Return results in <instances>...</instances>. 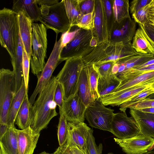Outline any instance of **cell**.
<instances>
[{
	"mask_svg": "<svg viewBox=\"0 0 154 154\" xmlns=\"http://www.w3.org/2000/svg\"><path fill=\"white\" fill-rule=\"evenodd\" d=\"M58 80L52 76L48 84L38 94L31 108L30 127L35 133L47 127L51 120L58 115L57 105L54 100V94Z\"/></svg>",
	"mask_w": 154,
	"mask_h": 154,
	"instance_id": "cell-1",
	"label": "cell"
},
{
	"mask_svg": "<svg viewBox=\"0 0 154 154\" xmlns=\"http://www.w3.org/2000/svg\"><path fill=\"white\" fill-rule=\"evenodd\" d=\"M131 42H113L108 41L98 45L82 57L85 66L116 61L122 58L139 54Z\"/></svg>",
	"mask_w": 154,
	"mask_h": 154,
	"instance_id": "cell-2",
	"label": "cell"
},
{
	"mask_svg": "<svg viewBox=\"0 0 154 154\" xmlns=\"http://www.w3.org/2000/svg\"><path fill=\"white\" fill-rule=\"evenodd\" d=\"M19 35L18 14L4 8L0 11V43L8 52L11 60L16 56Z\"/></svg>",
	"mask_w": 154,
	"mask_h": 154,
	"instance_id": "cell-3",
	"label": "cell"
},
{
	"mask_svg": "<svg viewBox=\"0 0 154 154\" xmlns=\"http://www.w3.org/2000/svg\"><path fill=\"white\" fill-rule=\"evenodd\" d=\"M47 29L42 23H32V53L30 65L32 73L37 76L42 72L45 65V59L48 45Z\"/></svg>",
	"mask_w": 154,
	"mask_h": 154,
	"instance_id": "cell-4",
	"label": "cell"
},
{
	"mask_svg": "<svg viewBox=\"0 0 154 154\" xmlns=\"http://www.w3.org/2000/svg\"><path fill=\"white\" fill-rule=\"evenodd\" d=\"M85 66L81 57L66 60L63 67L56 76L58 81L63 86L64 100L77 93L80 75Z\"/></svg>",
	"mask_w": 154,
	"mask_h": 154,
	"instance_id": "cell-5",
	"label": "cell"
},
{
	"mask_svg": "<svg viewBox=\"0 0 154 154\" xmlns=\"http://www.w3.org/2000/svg\"><path fill=\"white\" fill-rule=\"evenodd\" d=\"M40 8L41 16L39 22L47 29L53 30L56 36L59 33L71 30L63 0L51 6L41 5Z\"/></svg>",
	"mask_w": 154,
	"mask_h": 154,
	"instance_id": "cell-6",
	"label": "cell"
},
{
	"mask_svg": "<svg viewBox=\"0 0 154 154\" xmlns=\"http://www.w3.org/2000/svg\"><path fill=\"white\" fill-rule=\"evenodd\" d=\"M16 94V80L13 71L0 70V123L7 124L10 106Z\"/></svg>",
	"mask_w": 154,
	"mask_h": 154,
	"instance_id": "cell-7",
	"label": "cell"
},
{
	"mask_svg": "<svg viewBox=\"0 0 154 154\" xmlns=\"http://www.w3.org/2000/svg\"><path fill=\"white\" fill-rule=\"evenodd\" d=\"M93 35L91 30L80 29L73 39L63 48L60 56L61 63L68 59L87 55L94 48L91 46Z\"/></svg>",
	"mask_w": 154,
	"mask_h": 154,
	"instance_id": "cell-8",
	"label": "cell"
},
{
	"mask_svg": "<svg viewBox=\"0 0 154 154\" xmlns=\"http://www.w3.org/2000/svg\"><path fill=\"white\" fill-rule=\"evenodd\" d=\"M100 97L87 107L85 118L92 127L111 131V123L114 110L106 107Z\"/></svg>",
	"mask_w": 154,
	"mask_h": 154,
	"instance_id": "cell-9",
	"label": "cell"
},
{
	"mask_svg": "<svg viewBox=\"0 0 154 154\" xmlns=\"http://www.w3.org/2000/svg\"><path fill=\"white\" fill-rule=\"evenodd\" d=\"M63 48L61 45V38L57 41V37H56V42L50 56L42 72L37 76V84L29 99L31 107L34 104L37 95L49 82L52 77L54 71L58 65L61 63L60 56Z\"/></svg>",
	"mask_w": 154,
	"mask_h": 154,
	"instance_id": "cell-10",
	"label": "cell"
},
{
	"mask_svg": "<svg viewBox=\"0 0 154 154\" xmlns=\"http://www.w3.org/2000/svg\"><path fill=\"white\" fill-rule=\"evenodd\" d=\"M111 128V132L120 139L130 138L140 134L138 124L132 117H128L126 112L114 114Z\"/></svg>",
	"mask_w": 154,
	"mask_h": 154,
	"instance_id": "cell-11",
	"label": "cell"
},
{
	"mask_svg": "<svg viewBox=\"0 0 154 154\" xmlns=\"http://www.w3.org/2000/svg\"><path fill=\"white\" fill-rule=\"evenodd\" d=\"M115 141L126 154H140L148 151L154 138L141 134L122 139L114 138Z\"/></svg>",
	"mask_w": 154,
	"mask_h": 154,
	"instance_id": "cell-12",
	"label": "cell"
},
{
	"mask_svg": "<svg viewBox=\"0 0 154 154\" xmlns=\"http://www.w3.org/2000/svg\"><path fill=\"white\" fill-rule=\"evenodd\" d=\"M87 107L76 93L64 100L62 108L59 109L68 122H84Z\"/></svg>",
	"mask_w": 154,
	"mask_h": 154,
	"instance_id": "cell-13",
	"label": "cell"
},
{
	"mask_svg": "<svg viewBox=\"0 0 154 154\" xmlns=\"http://www.w3.org/2000/svg\"><path fill=\"white\" fill-rule=\"evenodd\" d=\"M69 134L66 143L68 146L75 145L85 154H88L87 138L91 129L84 122H68Z\"/></svg>",
	"mask_w": 154,
	"mask_h": 154,
	"instance_id": "cell-14",
	"label": "cell"
},
{
	"mask_svg": "<svg viewBox=\"0 0 154 154\" xmlns=\"http://www.w3.org/2000/svg\"><path fill=\"white\" fill-rule=\"evenodd\" d=\"M91 31L93 36L97 39L98 45L109 40V34L102 0H96L94 27Z\"/></svg>",
	"mask_w": 154,
	"mask_h": 154,
	"instance_id": "cell-15",
	"label": "cell"
},
{
	"mask_svg": "<svg viewBox=\"0 0 154 154\" xmlns=\"http://www.w3.org/2000/svg\"><path fill=\"white\" fill-rule=\"evenodd\" d=\"M136 23L131 17L119 23L116 22L109 41L113 42H131L136 31Z\"/></svg>",
	"mask_w": 154,
	"mask_h": 154,
	"instance_id": "cell-16",
	"label": "cell"
},
{
	"mask_svg": "<svg viewBox=\"0 0 154 154\" xmlns=\"http://www.w3.org/2000/svg\"><path fill=\"white\" fill-rule=\"evenodd\" d=\"M149 84H143L118 91L100 97L104 106H119L134 96L151 87Z\"/></svg>",
	"mask_w": 154,
	"mask_h": 154,
	"instance_id": "cell-17",
	"label": "cell"
},
{
	"mask_svg": "<svg viewBox=\"0 0 154 154\" xmlns=\"http://www.w3.org/2000/svg\"><path fill=\"white\" fill-rule=\"evenodd\" d=\"M18 140L17 154H33L40 134L35 133L30 127L17 130Z\"/></svg>",
	"mask_w": 154,
	"mask_h": 154,
	"instance_id": "cell-18",
	"label": "cell"
},
{
	"mask_svg": "<svg viewBox=\"0 0 154 154\" xmlns=\"http://www.w3.org/2000/svg\"><path fill=\"white\" fill-rule=\"evenodd\" d=\"M19 34L23 47L30 59L32 53V22L23 11L18 13Z\"/></svg>",
	"mask_w": 154,
	"mask_h": 154,
	"instance_id": "cell-19",
	"label": "cell"
},
{
	"mask_svg": "<svg viewBox=\"0 0 154 154\" xmlns=\"http://www.w3.org/2000/svg\"><path fill=\"white\" fill-rule=\"evenodd\" d=\"M138 24L139 27L132 40L133 48L139 54H154V41L147 34L144 26Z\"/></svg>",
	"mask_w": 154,
	"mask_h": 154,
	"instance_id": "cell-20",
	"label": "cell"
},
{
	"mask_svg": "<svg viewBox=\"0 0 154 154\" xmlns=\"http://www.w3.org/2000/svg\"><path fill=\"white\" fill-rule=\"evenodd\" d=\"M130 113L138 124L140 134L154 138V113L130 109Z\"/></svg>",
	"mask_w": 154,
	"mask_h": 154,
	"instance_id": "cell-21",
	"label": "cell"
},
{
	"mask_svg": "<svg viewBox=\"0 0 154 154\" xmlns=\"http://www.w3.org/2000/svg\"><path fill=\"white\" fill-rule=\"evenodd\" d=\"M11 9L17 14L24 12L33 23L40 20L41 10L36 0H14Z\"/></svg>",
	"mask_w": 154,
	"mask_h": 154,
	"instance_id": "cell-22",
	"label": "cell"
},
{
	"mask_svg": "<svg viewBox=\"0 0 154 154\" xmlns=\"http://www.w3.org/2000/svg\"><path fill=\"white\" fill-rule=\"evenodd\" d=\"M17 129L9 127L6 134L0 138L1 154H17L18 140Z\"/></svg>",
	"mask_w": 154,
	"mask_h": 154,
	"instance_id": "cell-23",
	"label": "cell"
},
{
	"mask_svg": "<svg viewBox=\"0 0 154 154\" xmlns=\"http://www.w3.org/2000/svg\"><path fill=\"white\" fill-rule=\"evenodd\" d=\"M28 91L24 80L20 88L15 94L8 112L7 124L9 126H14L17 115Z\"/></svg>",
	"mask_w": 154,
	"mask_h": 154,
	"instance_id": "cell-24",
	"label": "cell"
},
{
	"mask_svg": "<svg viewBox=\"0 0 154 154\" xmlns=\"http://www.w3.org/2000/svg\"><path fill=\"white\" fill-rule=\"evenodd\" d=\"M23 45L19 34L16 57L11 60L16 80V93L21 87L24 80L23 69Z\"/></svg>",
	"mask_w": 154,
	"mask_h": 154,
	"instance_id": "cell-25",
	"label": "cell"
},
{
	"mask_svg": "<svg viewBox=\"0 0 154 154\" xmlns=\"http://www.w3.org/2000/svg\"><path fill=\"white\" fill-rule=\"evenodd\" d=\"M154 83V70L130 79L121 80L119 84L113 92L143 84H149L152 85Z\"/></svg>",
	"mask_w": 154,
	"mask_h": 154,
	"instance_id": "cell-26",
	"label": "cell"
},
{
	"mask_svg": "<svg viewBox=\"0 0 154 154\" xmlns=\"http://www.w3.org/2000/svg\"><path fill=\"white\" fill-rule=\"evenodd\" d=\"M77 93L87 107L95 101L91 94L85 66L82 69L80 75Z\"/></svg>",
	"mask_w": 154,
	"mask_h": 154,
	"instance_id": "cell-27",
	"label": "cell"
},
{
	"mask_svg": "<svg viewBox=\"0 0 154 154\" xmlns=\"http://www.w3.org/2000/svg\"><path fill=\"white\" fill-rule=\"evenodd\" d=\"M31 108L27 93L18 112L15 122L16 124L21 130L30 126Z\"/></svg>",
	"mask_w": 154,
	"mask_h": 154,
	"instance_id": "cell-28",
	"label": "cell"
},
{
	"mask_svg": "<svg viewBox=\"0 0 154 154\" xmlns=\"http://www.w3.org/2000/svg\"><path fill=\"white\" fill-rule=\"evenodd\" d=\"M70 28L76 26L83 15L79 6V0H63Z\"/></svg>",
	"mask_w": 154,
	"mask_h": 154,
	"instance_id": "cell-29",
	"label": "cell"
},
{
	"mask_svg": "<svg viewBox=\"0 0 154 154\" xmlns=\"http://www.w3.org/2000/svg\"><path fill=\"white\" fill-rule=\"evenodd\" d=\"M121 82L116 75L111 74L106 78L99 77L98 91L100 97L114 92Z\"/></svg>",
	"mask_w": 154,
	"mask_h": 154,
	"instance_id": "cell-30",
	"label": "cell"
},
{
	"mask_svg": "<svg viewBox=\"0 0 154 154\" xmlns=\"http://www.w3.org/2000/svg\"><path fill=\"white\" fill-rule=\"evenodd\" d=\"M113 10L115 21L119 23L130 17L129 3L128 0H113Z\"/></svg>",
	"mask_w": 154,
	"mask_h": 154,
	"instance_id": "cell-31",
	"label": "cell"
},
{
	"mask_svg": "<svg viewBox=\"0 0 154 154\" xmlns=\"http://www.w3.org/2000/svg\"><path fill=\"white\" fill-rule=\"evenodd\" d=\"M87 72L89 83L94 100L99 99L100 96L98 91V84L99 76L93 65L85 66Z\"/></svg>",
	"mask_w": 154,
	"mask_h": 154,
	"instance_id": "cell-32",
	"label": "cell"
},
{
	"mask_svg": "<svg viewBox=\"0 0 154 154\" xmlns=\"http://www.w3.org/2000/svg\"><path fill=\"white\" fill-rule=\"evenodd\" d=\"M154 93V89L151 87L137 94L120 105L119 109L122 112H126L128 108H131L134 105L144 100L152 94Z\"/></svg>",
	"mask_w": 154,
	"mask_h": 154,
	"instance_id": "cell-33",
	"label": "cell"
},
{
	"mask_svg": "<svg viewBox=\"0 0 154 154\" xmlns=\"http://www.w3.org/2000/svg\"><path fill=\"white\" fill-rule=\"evenodd\" d=\"M60 114L57 135L59 146H62L66 143L69 134V128L68 121L63 113L60 112Z\"/></svg>",
	"mask_w": 154,
	"mask_h": 154,
	"instance_id": "cell-34",
	"label": "cell"
},
{
	"mask_svg": "<svg viewBox=\"0 0 154 154\" xmlns=\"http://www.w3.org/2000/svg\"><path fill=\"white\" fill-rule=\"evenodd\" d=\"M103 1L109 37L116 22L113 10V0H104Z\"/></svg>",
	"mask_w": 154,
	"mask_h": 154,
	"instance_id": "cell-35",
	"label": "cell"
},
{
	"mask_svg": "<svg viewBox=\"0 0 154 154\" xmlns=\"http://www.w3.org/2000/svg\"><path fill=\"white\" fill-rule=\"evenodd\" d=\"M153 70L154 64L142 67L127 70L120 74L117 77L120 80L129 79Z\"/></svg>",
	"mask_w": 154,
	"mask_h": 154,
	"instance_id": "cell-36",
	"label": "cell"
},
{
	"mask_svg": "<svg viewBox=\"0 0 154 154\" xmlns=\"http://www.w3.org/2000/svg\"><path fill=\"white\" fill-rule=\"evenodd\" d=\"M93 132V130L91 129L88 134L87 142L88 154H102L103 145L100 143L98 146H97Z\"/></svg>",
	"mask_w": 154,
	"mask_h": 154,
	"instance_id": "cell-37",
	"label": "cell"
},
{
	"mask_svg": "<svg viewBox=\"0 0 154 154\" xmlns=\"http://www.w3.org/2000/svg\"><path fill=\"white\" fill-rule=\"evenodd\" d=\"M115 61H109L100 64H93L99 77L106 78L111 74Z\"/></svg>",
	"mask_w": 154,
	"mask_h": 154,
	"instance_id": "cell-38",
	"label": "cell"
},
{
	"mask_svg": "<svg viewBox=\"0 0 154 154\" xmlns=\"http://www.w3.org/2000/svg\"><path fill=\"white\" fill-rule=\"evenodd\" d=\"M94 12L83 15L76 26L82 29L91 30L94 27Z\"/></svg>",
	"mask_w": 154,
	"mask_h": 154,
	"instance_id": "cell-39",
	"label": "cell"
},
{
	"mask_svg": "<svg viewBox=\"0 0 154 154\" xmlns=\"http://www.w3.org/2000/svg\"><path fill=\"white\" fill-rule=\"evenodd\" d=\"M30 59L28 57L23 47V69L24 81L26 88L28 89Z\"/></svg>",
	"mask_w": 154,
	"mask_h": 154,
	"instance_id": "cell-40",
	"label": "cell"
},
{
	"mask_svg": "<svg viewBox=\"0 0 154 154\" xmlns=\"http://www.w3.org/2000/svg\"><path fill=\"white\" fill-rule=\"evenodd\" d=\"M149 4L131 15L132 18L138 24H144L147 20Z\"/></svg>",
	"mask_w": 154,
	"mask_h": 154,
	"instance_id": "cell-41",
	"label": "cell"
},
{
	"mask_svg": "<svg viewBox=\"0 0 154 154\" xmlns=\"http://www.w3.org/2000/svg\"><path fill=\"white\" fill-rule=\"evenodd\" d=\"M54 100L59 109H61L64 100V92L62 85L58 81L54 94Z\"/></svg>",
	"mask_w": 154,
	"mask_h": 154,
	"instance_id": "cell-42",
	"label": "cell"
},
{
	"mask_svg": "<svg viewBox=\"0 0 154 154\" xmlns=\"http://www.w3.org/2000/svg\"><path fill=\"white\" fill-rule=\"evenodd\" d=\"M79 6L82 15L94 12L95 6V0H79Z\"/></svg>",
	"mask_w": 154,
	"mask_h": 154,
	"instance_id": "cell-43",
	"label": "cell"
},
{
	"mask_svg": "<svg viewBox=\"0 0 154 154\" xmlns=\"http://www.w3.org/2000/svg\"><path fill=\"white\" fill-rule=\"evenodd\" d=\"M152 0H134L129 4V9L132 14L145 7L151 2Z\"/></svg>",
	"mask_w": 154,
	"mask_h": 154,
	"instance_id": "cell-44",
	"label": "cell"
},
{
	"mask_svg": "<svg viewBox=\"0 0 154 154\" xmlns=\"http://www.w3.org/2000/svg\"><path fill=\"white\" fill-rule=\"evenodd\" d=\"M80 29L78 27L73 31L68 30L62 34L60 38L61 39V45L63 48L72 40Z\"/></svg>",
	"mask_w": 154,
	"mask_h": 154,
	"instance_id": "cell-45",
	"label": "cell"
},
{
	"mask_svg": "<svg viewBox=\"0 0 154 154\" xmlns=\"http://www.w3.org/2000/svg\"><path fill=\"white\" fill-rule=\"evenodd\" d=\"M149 5L147 20L145 23L154 31V0H152Z\"/></svg>",
	"mask_w": 154,
	"mask_h": 154,
	"instance_id": "cell-46",
	"label": "cell"
},
{
	"mask_svg": "<svg viewBox=\"0 0 154 154\" xmlns=\"http://www.w3.org/2000/svg\"><path fill=\"white\" fill-rule=\"evenodd\" d=\"M151 107H154V99H149L146 98L137 103L130 109H139Z\"/></svg>",
	"mask_w": 154,
	"mask_h": 154,
	"instance_id": "cell-47",
	"label": "cell"
},
{
	"mask_svg": "<svg viewBox=\"0 0 154 154\" xmlns=\"http://www.w3.org/2000/svg\"><path fill=\"white\" fill-rule=\"evenodd\" d=\"M54 154H71L66 145L59 146L54 152Z\"/></svg>",
	"mask_w": 154,
	"mask_h": 154,
	"instance_id": "cell-48",
	"label": "cell"
},
{
	"mask_svg": "<svg viewBox=\"0 0 154 154\" xmlns=\"http://www.w3.org/2000/svg\"><path fill=\"white\" fill-rule=\"evenodd\" d=\"M36 1L39 6L42 5L51 6L59 2L58 0H36Z\"/></svg>",
	"mask_w": 154,
	"mask_h": 154,
	"instance_id": "cell-49",
	"label": "cell"
},
{
	"mask_svg": "<svg viewBox=\"0 0 154 154\" xmlns=\"http://www.w3.org/2000/svg\"><path fill=\"white\" fill-rule=\"evenodd\" d=\"M66 145L67 147L71 154H85L81 149L75 145L70 146H68Z\"/></svg>",
	"mask_w": 154,
	"mask_h": 154,
	"instance_id": "cell-50",
	"label": "cell"
},
{
	"mask_svg": "<svg viewBox=\"0 0 154 154\" xmlns=\"http://www.w3.org/2000/svg\"><path fill=\"white\" fill-rule=\"evenodd\" d=\"M9 127L7 124L0 123V138L6 133Z\"/></svg>",
	"mask_w": 154,
	"mask_h": 154,
	"instance_id": "cell-51",
	"label": "cell"
},
{
	"mask_svg": "<svg viewBox=\"0 0 154 154\" xmlns=\"http://www.w3.org/2000/svg\"><path fill=\"white\" fill-rule=\"evenodd\" d=\"M143 25L144 26L148 35L154 41V31L151 29L146 23Z\"/></svg>",
	"mask_w": 154,
	"mask_h": 154,
	"instance_id": "cell-52",
	"label": "cell"
},
{
	"mask_svg": "<svg viewBox=\"0 0 154 154\" xmlns=\"http://www.w3.org/2000/svg\"><path fill=\"white\" fill-rule=\"evenodd\" d=\"M139 110L143 112L154 113V107L144 108Z\"/></svg>",
	"mask_w": 154,
	"mask_h": 154,
	"instance_id": "cell-53",
	"label": "cell"
},
{
	"mask_svg": "<svg viewBox=\"0 0 154 154\" xmlns=\"http://www.w3.org/2000/svg\"><path fill=\"white\" fill-rule=\"evenodd\" d=\"M146 98L149 99H154V93L150 95Z\"/></svg>",
	"mask_w": 154,
	"mask_h": 154,
	"instance_id": "cell-54",
	"label": "cell"
},
{
	"mask_svg": "<svg viewBox=\"0 0 154 154\" xmlns=\"http://www.w3.org/2000/svg\"><path fill=\"white\" fill-rule=\"evenodd\" d=\"M140 154H154V150L148 151L146 152Z\"/></svg>",
	"mask_w": 154,
	"mask_h": 154,
	"instance_id": "cell-55",
	"label": "cell"
},
{
	"mask_svg": "<svg viewBox=\"0 0 154 154\" xmlns=\"http://www.w3.org/2000/svg\"><path fill=\"white\" fill-rule=\"evenodd\" d=\"M154 149V142L152 146L149 148L148 151H150Z\"/></svg>",
	"mask_w": 154,
	"mask_h": 154,
	"instance_id": "cell-56",
	"label": "cell"
},
{
	"mask_svg": "<svg viewBox=\"0 0 154 154\" xmlns=\"http://www.w3.org/2000/svg\"><path fill=\"white\" fill-rule=\"evenodd\" d=\"M54 154V153H47L45 151L42 152L39 154Z\"/></svg>",
	"mask_w": 154,
	"mask_h": 154,
	"instance_id": "cell-57",
	"label": "cell"
},
{
	"mask_svg": "<svg viewBox=\"0 0 154 154\" xmlns=\"http://www.w3.org/2000/svg\"><path fill=\"white\" fill-rule=\"evenodd\" d=\"M151 87L154 89V83L151 85Z\"/></svg>",
	"mask_w": 154,
	"mask_h": 154,
	"instance_id": "cell-58",
	"label": "cell"
},
{
	"mask_svg": "<svg viewBox=\"0 0 154 154\" xmlns=\"http://www.w3.org/2000/svg\"><path fill=\"white\" fill-rule=\"evenodd\" d=\"M0 154H1L0 153Z\"/></svg>",
	"mask_w": 154,
	"mask_h": 154,
	"instance_id": "cell-59",
	"label": "cell"
}]
</instances>
